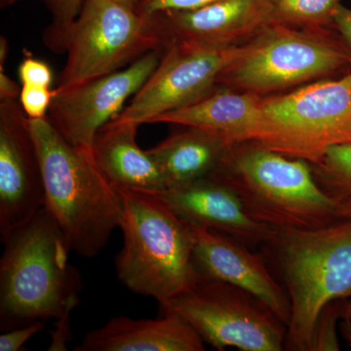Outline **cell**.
<instances>
[{
  "label": "cell",
  "mask_w": 351,
  "mask_h": 351,
  "mask_svg": "<svg viewBox=\"0 0 351 351\" xmlns=\"http://www.w3.org/2000/svg\"><path fill=\"white\" fill-rule=\"evenodd\" d=\"M1 241L0 331L69 315L80 304L82 276L47 208Z\"/></svg>",
  "instance_id": "obj_1"
},
{
  "label": "cell",
  "mask_w": 351,
  "mask_h": 351,
  "mask_svg": "<svg viewBox=\"0 0 351 351\" xmlns=\"http://www.w3.org/2000/svg\"><path fill=\"white\" fill-rule=\"evenodd\" d=\"M38 147L45 207L71 252L98 256L121 223V196L96 162L93 151L71 145L48 117L29 119Z\"/></svg>",
  "instance_id": "obj_2"
},
{
  "label": "cell",
  "mask_w": 351,
  "mask_h": 351,
  "mask_svg": "<svg viewBox=\"0 0 351 351\" xmlns=\"http://www.w3.org/2000/svg\"><path fill=\"white\" fill-rule=\"evenodd\" d=\"M263 254L290 300L285 350L311 351L323 308L351 298V218L316 228L276 230Z\"/></svg>",
  "instance_id": "obj_3"
},
{
  "label": "cell",
  "mask_w": 351,
  "mask_h": 351,
  "mask_svg": "<svg viewBox=\"0 0 351 351\" xmlns=\"http://www.w3.org/2000/svg\"><path fill=\"white\" fill-rule=\"evenodd\" d=\"M210 177L232 189L245 211L276 230L320 228L339 218V203L318 186L311 163L255 143L232 145Z\"/></svg>",
  "instance_id": "obj_4"
},
{
  "label": "cell",
  "mask_w": 351,
  "mask_h": 351,
  "mask_svg": "<svg viewBox=\"0 0 351 351\" xmlns=\"http://www.w3.org/2000/svg\"><path fill=\"white\" fill-rule=\"evenodd\" d=\"M117 189L123 206L117 277L134 294L164 304L197 282L193 228L151 193Z\"/></svg>",
  "instance_id": "obj_5"
},
{
  "label": "cell",
  "mask_w": 351,
  "mask_h": 351,
  "mask_svg": "<svg viewBox=\"0 0 351 351\" xmlns=\"http://www.w3.org/2000/svg\"><path fill=\"white\" fill-rule=\"evenodd\" d=\"M351 69L341 38L327 29H300L271 23L242 44L217 85L262 97ZM263 98V97H262Z\"/></svg>",
  "instance_id": "obj_6"
},
{
  "label": "cell",
  "mask_w": 351,
  "mask_h": 351,
  "mask_svg": "<svg viewBox=\"0 0 351 351\" xmlns=\"http://www.w3.org/2000/svg\"><path fill=\"white\" fill-rule=\"evenodd\" d=\"M351 142V71L338 80H317L262 99L253 142L311 164L332 145Z\"/></svg>",
  "instance_id": "obj_7"
},
{
  "label": "cell",
  "mask_w": 351,
  "mask_h": 351,
  "mask_svg": "<svg viewBox=\"0 0 351 351\" xmlns=\"http://www.w3.org/2000/svg\"><path fill=\"white\" fill-rule=\"evenodd\" d=\"M159 307L179 315L216 350H285V323L256 295L232 284L198 279Z\"/></svg>",
  "instance_id": "obj_8"
},
{
  "label": "cell",
  "mask_w": 351,
  "mask_h": 351,
  "mask_svg": "<svg viewBox=\"0 0 351 351\" xmlns=\"http://www.w3.org/2000/svg\"><path fill=\"white\" fill-rule=\"evenodd\" d=\"M157 49L158 40L135 9L117 0H84L69 32L58 87L110 75Z\"/></svg>",
  "instance_id": "obj_9"
},
{
  "label": "cell",
  "mask_w": 351,
  "mask_h": 351,
  "mask_svg": "<svg viewBox=\"0 0 351 351\" xmlns=\"http://www.w3.org/2000/svg\"><path fill=\"white\" fill-rule=\"evenodd\" d=\"M242 44L228 48L177 44L165 48L149 80L114 119L140 125L154 123L161 115L199 100L217 87L219 76L239 56Z\"/></svg>",
  "instance_id": "obj_10"
},
{
  "label": "cell",
  "mask_w": 351,
  "mask_h": 351,
  "mask_svg": "<svg viewBox=\"0 0 351 351\" xmlns=\"http://www.w3.org/2000/svg\"><path fill=\"white\" fill-rule=\"evenodd\" d=\"M164 49L152 50L126 68L69 87H57L47 115L68 142L93 151L99 130L114 119L158 66Z\"/></svg>",
  "instance_id": "obj_11"
},
{
  "label": "cell",
  "mask_w": 351,
  "mask_h": 351,
  "mask_svg": "<svg viewBox=\"0 0 351 351\" xmlns=\"http://www.w3.org/2000/svg\"><path fill=\"white\" fill-rule=\"evenodd\" d=\"M43 169L29 119L18 100L0 101V235L45 206Z\"/></svg>",
  "instance_id": "obj_12"
},
{
  "label": "cell",
  "mask_w": 351,
  "mask_h": 351,
  "mask_svg": "<svg viewBox=\"0 0 351 351\" xmlns=\"http://www.w3.org/2000/svg\"><path fill=\"white\" fill-rule=\"evenodd\" d=\"M161 49L169 46L228 48L241 45L274 23L269 0H218L195 10L145 17Z\"/></svg>",
  "instance_id": "obj_13"
},
{
  "label": "cell",
  "mask_w": 351,
  "mask_h": 351,
  "mask_svg": "<svg viewBox=\"0 0 351 351\" xmlns=\"http://www.w3.org/2000/svg\"><path fill=\"white\" fill-rule=\"evenodd\" d=\"M193 265L198 279L219 280L248 291L269 306L288 326L291 304L282 284L269 269L263 253L225 233L193 228Z\"/></svg>",
  "instance_id": "obj_14"
},
{
  "label": "cell",
  "mask_w": 351,
  "mask_h": 351,
  "mask_svg": "<svg viewBox=\"0 0 351 351\" xmlns=\"http://www.w3.org/2000/svg\"><path fill=\"white\" fill-rule=\"evenodd\" d=\"M147 193L158 198L189 226L225 233L249 248L263 246L276 232L252 219L237 193L210 176Z\"/></svg>",
  "instance_id": "obj_15"
},
{
  "label": "cell",
  "mask_w": 351,
  "mask_h": 351,
  "mask_svg": "<svg viewBox=\"0 0 351 351\" xmlns=\"http://www.w3.org/2000/svg\"><path fill=\"white\" fill-rule=\"evenodd\" d=\"M199 335L177 314L156 319L117 316L88 332L76 351H203Z\"/></svg>",
  "instance_id": "obj_16"
},
{
  "label": "cell",
  "mask_w": 351,
  "mask_h": 351,
  "mask_svg": "<svg viewBox=\"0 0 351 351\" xmlns=\"http://www.w3.org/2000/svg\"><path fill=\"white\" fill-rule=\"evenodd\" d=\"M262 99L217 85L203 98L161 115L154 123L200 127L221 134L232 145L253 142L260 125Z\"/></svg>",
  "instance_id": "obj_17"
},
{
  "label": "cell",
  "mask_w": 351,
  "mask_h": 351,
  "mask_svg": "<svg viewBox=\"0 0 351 351\" xmlns=\"http://www.w3.org/2000/svg\"><path fill=\"white\" fill-rule=\"evenodd\" d=\"M140 124L113 119L101 127L93 154L101 172L115 188L159 191L167 189L156 161L137 142Z\"/></svg>",
  "instance_id": "obj_18"
},
{
  "label": "cell",
  "mask_w": 351,
  "mask_h": 351,
  "mask_svg": "<svg viewBox=\"0 0 351 351\" xmlns=\"http://www.w3.org/2000/svg\"><path fill=\"white\" fill-rule=\"evenodd\" d=\"M182 127L184 130L147 149L162 173L167 188L209 177L234 145L217 132Z\"/></svg>",
  "instance_id": "obj_19"
},
{
  "label": "cell",
  "mask_w": 351,
  "mask_h": 351,
  "mask_svg": "<svg viewBox=\"0 0 351 351\" xmlns=\"http://www.w3.org/2000/svg\"><path fill=\"white\" fill-rule=\"evenodd\" d=\"M319 188L341 203L351 198V142L332 145L320 159L311 164Z\"/></svg>",
  "instance_id": "obj_20"
},
{
  "label": "cell",
  "mask_w": 351,
  "mask_h": 351,
  "mask_svg": "<svg viewBox=\"0 0 351 351\" xmlns=\"http://www.w3.org/2000/svg\"><path fill=\"white\" fill-rule=\"evenodd\" d=\"M274 23L322 29L332 27V16L341 0H269Z\"/></svg>",
  "instance_id": "obj_21"
},
{
  "label": "cell",
  "mask_w": 351,
  "mask_h": 351,
  "mask_svg": "<svg viewBox=\"0 0 351 351\" xmlns=\"http://www.w3.org/2000/svg\"><path fill=\"white\" fill-rule=\"evenodd\" d=\"M51 14L52 22L43 34L44 43L57 53L66 51L69 32L84 0H43Z\"/></svg>",
  "instance_id": "obj_22"
},
{
  "label": "cell",
  "mask_w": 351,
  "mask_h": 351,
  "mask_svg": "<svg viewBox=\"0 0 351 351\" xmlns=\"http://www.w3.org/2000/svg\"><path fill=\"white\" fill-rule=\"evenodd\" d=\"M346 300L330 302L321 311L314 327L311 351H339L338 321L343 316Z\"/></svg>",
  "instance_id": "obj_23"
},
{
  "label": "cell",
  "mask_w": 351,
  "mask_h": 351,
  "mask_svg": "<svg viewBox=\"0 0 351 351\" xmlns=\"http://www.w3.org/2000/svg\"><path fill=\"white\" fill-rule=\"evenodd\" d=\"M54 93L52 88L22 85L19 101L27 117L39 119L47 117Z\"/></svg>",
  "instance_id": "obj_24"
},
{
  "label": "cell",
  "mask_w": 351,
  "mask_h": 351,
  "mask_svg": "<svg viewBox=\"0 0 351 351\" xmlns=\"http://www.w3.org/2000/svg\"><path fill=\"white\" fill-rule=\"evenodd\" d=\"M18 75L21 85L48 88L52 86V69L43 60L32 56L29 51L25 50V57L18 69Z\"/></svg>",
  "instance_id": "obj_25"
},
{
  "label": "cell",
  "mask_w": 351,
  "mask_h": 351,
  "mask_svg": "<svg viewBox=\"0 0 351 351\" xmlns=\"http://www.w3.org/2000/svg\"><path fill=\"white\" fill-rule=\"evenodd\" d=\"M218 0H136V12L143 17L167 11H189L200 8Z\"/></svg>",
  "instance_id": "obj_26"
},
{
  "label": "cell",
  "mask_w": 351,
  "mask_h": 351,
  "mask_svg": "<svg viewBox=\"0 0 351 351\" xmlns=\"http://www.w3.org/2000/svg\"><path fill=\"white\" fill-rule=\"evenodd\" d=\"M45 327V321H38L32 324L15 328L4 332L0 336V351H18L22 350L23 346L32 339L34 335L40 332Z\"/></svg>",
  "instance_id": "obj_27"
},
{
  "label": "cell",
  "mask_w": 351,
  "mask_h": 351,
  "mask_svg": "<svg viewBox=\"0 0 351 351\" xmlns=\"http://www.w3.org/2000/svg\"><path fill=\"white\" fill-rule=\"evenodd\" d=\"M332 27L339 32L351 59V9L341 4L332 16Z\"/></svg>",
  "instance_id": "obj_28"
},
{
  "label": "cell",
  "mask_w": 351,
  "mask_h": 351,
  "mask_svg": "<svg viewBox=\"0 0 351 351\" xmlns=\"http://www.w3.org/2000/svg\"><path fill=\"white\" fill-rule=\"evenodd\" d=\"M69 315L56 320V329L51 334L49 350L63 351L66 350V343L71 341V329H69Z\"/></svg>",
  "instance_id": "obj_29"
},
{
  "label": "cell",
  "mask_w": 351,
  "mask_h": 351,
  "mask_svg": "<svg viewBox=\"0 0 351 351\" xmlns=\"http://www.w3.org/2000/svg\"><path fill=\"white\" fill-rule=\"evenodd\" d=\"M21 89L22 86L7 75L5 69H0V101L18 100Z\"/></svg>",
  "instance_id": "obj_30"
},
{
  "label": "cell",
  "mask_w": 351,
  "mask_h": 351,
  "mask_svg": "<svg viewBox=\"0 0 351 351\" xmlns=\"http://www.w3.org/2000/svg\"><path fill=\"white\" fill-rule=\"evenodd\" d=\"M339 329H341V335L350 348H351V319L350 318L343 316L339 321Z\"/></svg>",
  "instance_id": "obj_31"
},
{
  "label": "cell",
  "mask_w": 351,
  "mask_h": 351,
  "mask_svg": "<svg viewBox=\"0 0 351 351\" xmlns=\"http://www.w3.org/2000/svg\"><path fill=\"white\" fill-rule=\"evenodd\" d=\"M339 218H351V198L339 203Z\"/></svg>",
  "instance_id": "obj_32"
},
{
  "label": "cell",
  "mask_w": 351,
  "mask_h": 351,
  "mask_svg": "<svg viewBox=\"0 0 351 351\" xmlns=\"http://www.w3.org/2000/svg\"><path fill=\"white\" fill-rule=\"evenodd\" d=\"M7 52H8V41L4 36H1L0 38V69H4Z\"/></svg>",
  "instance_id": "obj_33"
},
{
  "label": "cell",
  "mask_w": 351,
  "mask_h": 351,
  "mask_svg": "<svg viewBox=\"0 0 351 351\" xmlns=\"http://www.w3.org/2000/svg\"><path fill=\"white\" fill-rule=\"evenodd\" d=\"M343 316H346V317L350 318L351 319V298L346 300L345 301V306H343Z\"/></svg>",
  "instance_id": "obj_34"
},
{
  "label": "cell",
  "mask_w": 351,
  "mask_h": 351,
  "mask_svg": "<svg viewBox=\"0 0 351 351\" xmlns=\"http://www.w3.org/2000/svg\"><path fill=\"white\" fill-rule=\"evenodd\" d=\"M20 1L21 0H0V6H1L2 9H4L7 8V7L12 6Z\"/></svg>",
  "instance_id": "obj_35"
},
{
  "label": "cell",
  "mask_w": 351,
  "mask_h": 351,
  "mask_svg": "<svg viewBox=\"0 0 351 351\" xmlns=\"http://www.w3.org/2000/svg\"><path fill=\"white\" fill-rule=\"evenodd\" d=\"M117 1L120 2V3L124 4V5H127L129 7H132V8H134L136 0H117Z\"/></svg>",
  "instance_id": "obj_36"
}]
</instances>
